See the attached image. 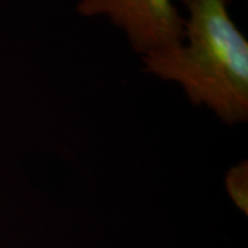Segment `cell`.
<instances>
[{
    "mask_svg": "<svg viewBox=\"0 0 248 248\" xmlns=\"http://www.w3.org/2000/svg\"><path fill=\"white\" fill-rule=\"evenodd\" d=\"M182 45L141 57L143 71L184 90L222 123L248 120V40L231 16L232 0H179Z\"/></svg>",
    "mask_w": 248,
    "mask_h": 248,
    "instance_id": "6da1fadb",
    "label": "cell"
},
{
    "mask_svg": "<svg viewBox=\"0 0 248 248\" xmlns=\"http://www.w3.org/2000/svg\"><path fill=\"white\" fill-rule=\"evenodd\" d=\"M76 10L83 17L107 18L141 57L184 40L185 21L175 0H79Z\"/></svg>",
    "mask_w": 248,
    "mask_h": 248,
    "instance_id": "7a4b0ae2",
    "label": "cell"
},
{
    "mask_svg": "<svg viewBox=\"0 0 248 248\" xmlns=\"http://www.w3.org/2000/svg\"><path fill=\"white\" fill-rule=\"evenodd\" d=\"M225 187L234 205L241 213L248 214V163L240 161L226 172Z\"/></svg>",
    "mask_w": 248,
    "mask_h": 248,
    "instance_id": "3957f363",
    "label": "cell"
}]
</instances>
